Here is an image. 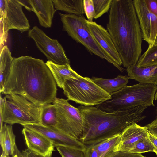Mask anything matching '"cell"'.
<instances>
[{"instance_id": "cb8c5ba5", "label": "cell", "mask_w": 157, "mask_h": 157, "mask_svg": "<svg viewBox=\"0 0 157 157\" xmlns=\"http://www.w3.org/2000/svg\"><path fill=\"white\" fill-rule=\"evenodd\" d=\"M40 124L48 127L56 128L57 124L56 111L53 104L42 106L40 118Z\"/></svg>"}, {"instance_id": "83f0119b", "label": "cell", "mask_w": 157, "mask_h": 157, "mask_svg": "<svg viewBox=\"0 0 157 157\" xmlns=\"http://www.w3.org/2000/svg\"><path fill=\"white\" fill-rule=\"evenodd\" d=\"M56 148L62 157H85V151L82 150L64 146Z\"/></svg>"}, {"instance_id": "d6986e66", "label": "cell", "mask_w": 157, "mask_h": 157, "mask_svg": "<svg viewBox=\"0 0 157 157\" xmlns=\"http://www.w3.org/2000/svg\"><path fill=\"white\" fill-rule=\"evenodd\" d=\"M129 79L128 77L121 75H118L113 78L106 79L95 77L91 78L94 83L110 95L126 86Z\"/></svg>"}, {"instance_id": "2e32d148", "label": "cell", "mask_w": 157, "mask_h": 157, "mask_svg": "<svg viewBox=\"0 0 157 157\" xmlns=\"http://www.w3.org/2000/svg\"><path fill=\"white\" fill-rule=\"evenodd\" d=\"M33 11L36 15L40 25L51 27L52 20L56 11L52 0H29Z\"/></svg>"}, {"instance_id": "30bf717a", "label": "cell", "mask_w": 157, "mask_h": 157, "mask_svg": "<svg viewBox=\"0 0 157 157\" xmlns=\"http://www.w3.org/2000/svg\"><path fill=\"white\" fill-rule=\"evenodd\" d=\"M28 35L33 40L37 48L46 56L48 61L60 65L70 64L69 59L57 40L50 38L36 26L29 30Z\"/></svg>"}, {"instance_id": "5bb4252c", "label": "cell", "mask_w": 157, "mask_h": 157, "mask_svg": "<svg viewBox=\"0 0 157 157\" xmlns=\"http://www.w3.org/2000/svg\"><path fill=\"white\" fill-rule=\"evenodd\" d=\"M27 149L42 155L54 150V146L49 139L35 131L24 128L22 130Z\"/></svg>"}, {"instance_id": "ba28073f", "label": "cell", "mask_w": 157, "mask_h": 157, "mask_svg": "<svg viewBox=\"0 0 157 157\" xmlns=\"http://www.w3.org/2000/svg\"><path fill=\"white\" fill-rule=\"evenodd\" d=\"M22 7L17 0H0V50L7 41L9 30L21 33L29 30L30 25Z\"/></svg>"}, {"instance_id": "4dcf8cb0", "label": "cell", "mask_w": 157, "mask_h": 157, "mask_svg": "<svg viewBox=\"0 0 157 157\" xmlns=\"http://www.w3.org/2000/svg\"><path fill=\"white\" fill-rule=\"evenodd\" d=\"M150 12L157 17V0H144Z\"/></svg>"}, {"instance_id": "277c9868", "label": "cell", "mask_w": 157, "mask_h": 157, "mask_svg": "<svg viewBox=\"0 0 157 157\" xmlns=\"http://www.w3.org/2000/svg\"><path fill=\"white\" fill-rule=\"evenodd\" d=\"M157 89V85L150 84L139 83L127 86L112 94L111 99L96 106L108 113L124 111L139 106H154Z\"/></svg>"}, {"instance_id": "9c48e42d", "label": "cell", "mask_w": 157, "mask_h": 157, "mask_svg": "<svg viewBox=\"0 0 157 157\" xmlns=\"http://www.w3.org/2000/svg\"><path fill=\"white\" fill-rule=\"evenodd\" d=\"M56 111V128L80 140L83 131L82 114L78 108L71 105L67 99L56 98L53 102Z\"/></svg>"}, {"instance_id": "e575fe53", "label": "cell", "mask_w": 157, "mask_h": 157, "mask_svg": "<svg viewBox=\"0 0 157 157\" xmlns=\"http://www.w3.org/2000/svg\"><path fill=\"white\" fill-rule=\"evenodd\" d=\"M17 0L22 6H24L27 10L29 11H33L32 7L30 3L29 0Z\"/></svg>"}, {"instance_id": "52a82bcc", "label": "cell", "mask_w": 157, "mask_h": 157, "mask_svg": "<svg viewBox=\"0 0 157 157\" xmlns=\"http://www.w3.org/2000/svg\"><path fill=\"white\" fill-rule=\"evenodd\" d=\"M63 89L68 101L86 106H97L111 98L91 78L81 76L67 80Z\"/></svg>"}, {"instance_id": "9a60e30c", "label": "cell", "mask_w": 157, "mask_h": 157, "mask_svg": "<svg viewBox=\"0 0 157 157\" xmlns=\"http://www.w3.org/2000/svg\"><path fill=\"white\" fill-rule=\"evenodd\" d=\"M148 132L145 126L134 123L127 127L122 132L118 143L114 151H124L126 148L140 140L148 137Z\"/></svg>"}, {"instance_id": "e0dca14e", "label": "cell", "mask_w": 157, "mask_h": 157, "mask_svg": "<svg viewBox=\"0 0 157 157\" xmlns=\"http://www.w3.org/2000/svg\"><path fill=\"white\" fill-rule=\"evenodd\" d=\"M129 78L140 83L157 85V64L143 67H138L136 64L127 68Z\"/></svg>"}, {"instance_id": "ac0fdd59", "label": "cell", "mask_w": 157, "mask_h": 157, "mask_svg": "<svg viewBox=\"0 0 157 157\" xmlns=\"http://www.w3.org/2000/svg\"><path fill=\"white\" fill-rule=\"evenodd\" d=\"M46 63L52 72L57 86L60 88H63L67 80L76 78L81 76L73 70L69 64L60 65L48 61Z\"/></svg>"}, {"instance_id": "ffe728a7", "label": "cell", "mask_w": 157, "mask_h": 157, "mask_svg": "<svg viewBox=\"0 0 157 157\" xmlns=\"http://www.w3.org/2000/svg\"><path fill=\"white\" fill-rule=\"evenodd\" d=\"M0 143L4 154L9 156L13 155L17 146L12 125L5 124L0 130Z\"/></svg>"}, {"instance_id": "603a6c76", "label": "cell", "mask_w": 157, "mask_h": 157, "mask_svg": "<svg viewBox=\"0 0 157 157\" xmlns=\"http://www.w3.org/2000/svg\"><path fill=\"white\" fill-rule=\"evenodd\" d=\"M121 134L91 144L97 151L98 157H107L113 151L114 147L120 140Z\"/></svg>"}, {"instance_id": "8fae6325", "label": "cell", "mask_w": 157, "mask_h": 157, "mask_svg": "<svg viewBox=\"0 0 157 157\" xmlns=\"http://www.w3.org/2000/svg\"><path fill=\"white\" fill-rule=\"evenodd\" d=\"M134 6L139 23L142 39L152 46L157 34V17L148 10L144 0H134Z\"/></svg>"}, {"instance_id": "4fadbf2b", "label": "cell", "mask_w": 157, "mask_h": 157, "mask_svg": "<svg viewBox=\"0 0 157 157\" xmlns=\"http://www.w3.org/2000/svg\"><path fill=\"white\" fill-rule=\"evenodd\" d=\"M87 24L97 43L112 59L118 66H121L122 62L107 30L95 22L87 20Z\"/></svg>"}, {"instance_id": "836d02e7", "label": "cell", "mask_w": 157, "mask_h": 157, "mask_svg": "<svg viewBox=\"0 0 157 157\" xmlns=\"http://www.w3.org/2000/svg\"><path fill=\"white\" fill-rule=\"evenodd\" d=\"M85 155V157H98L97 151L91 145L86 146Z\"/></svg>"}, {"instance_id": "d6a6232c", "label": "cell", "mask_w": 157, "mask_h": 157, "mask_svg": "<svg viewBox=\"0 0 157 157\" xmlns=\"http://www.w3.org/2000/svg\"><path fill=\"white\" fill-rule=\"evenodd\" d=\"M145 126L148 132L157 137V119Z\"/></svg>"}, {"instance_id": "f546056e", "label": "cell", "mask_w": 157, "mask_h": 157, "mask_svg": "<svg viewBox=\"0 0 157 157\" xmlns=\"http://www.w3.org/2000/svg\"><path fill=\"white\" fill-rule=\"evenodd\" d=\"M107 157H145L141 153H130L121 151H113Z\"/></svg>"}, {"instance_id": "44dd1931", "label": "cell", "mask_w": 157, "mask_h": 157, "mask_svg": "<svg viewBox=\"0 0 157 157\" xmlns=\"http://www.w3.org/2000/svg\"><path fill=\"white\" fill-rule=\"evenodd\" d=\"M13 58L9 49L5 45L0 50V92L2 93L6 80L10 71Z\"/></svg>"}, {"instance_id": "7a4b0ae2", "label": "cell", "mask_w": 157, "mask_h": 157, "mask_svg": "<svg viewBox=\"0 0 157 157\" xmlns=\"http://www.w3.org/2000/svg\"><path fill=\"white\" fill-rule=\"evenodd\" d=\"M107 29L123 66L136 64L141 56L142 36L132 0H112Z\"/></svg>"}, {"instance_id": "ab89813d", "label": "cell", "mask_w": 157, "mask_h": 157, "mask_svg": "<svg viewBox=\"0 0 157 157\" xmlns=\"http://www.w3.org/2000/svg\"><path fill=\"white\" fill-rule=\"evenodd\" d=\"M155 100L157 99V89L155 96Z\"/></svg>"}, {"instance_id": "3957f363", "label": "cell", "mask_w": 157, "mask_h": 157, "mask_svg": "<svg viewBox=\"0 0 157 157\" xmlns=\"http://www.w3.org/2000/svg\"><path fill=\"white\" fill-rule=\"evenodd\" d=\"M147 108L139 106L108 113L96 106L80 105L78 108L82 116L83 131L80 141L88 146L121 134L128 126L145 118L142 114Z\"/></svg>"}, {"instance_id": "8992f818", "label": "cell", "mask_w": 157, "mask_h": 157, "mask_svg": "<svg viewBox=\"0 0 157 157\" xmlns=\"http://www.w3.org/2000/svg\"><path fill=\"white\" fill-rule=\"evenodd\" d=\"M59 14L63 29L70 37L82 44L91 53L105 59L123 72L124 69L116 64L96 41L88 26L87 20L83 15Z\"/></svg>"}, {"instance_id": "f1b7e54d", "label": "cell", "mask_w": 157, "mask_h": 157, "mask_svg": "<svg viewBox=\"0 0 157 157\" xmlns=\"http://www.w3.org/2000/svg\"><path fill=\"white\" fill-rule=\"evenodd\" d=\"M83 7L84 13L87 20L90 22L93 21L95 15L93 0H83Z\"/></svg>"}, {"instance_id": "8d00e7d4", "label": "cell", "mask_w": 157, "mask_h": 157, "mask_svg": "<svg viewBox=\"0 0 157 157\" xmlns=\"http://www.w3.org/2000/svg\"><path fill=\"white\" fill-rule=\"evenodd\" d=\"M12 157H26L20 152L18 149L17 146L16 147L15 151Z\"/></svg>"}, {"instance_id": "7402d4cb", "label": "cell", "mask_w": 157, "mask_h": 157, "mask_svg": "<svg viewBox=\"0 0 157 157\" xmlns=\"http://www.w3.org/2000/svg\"><path fill=\"white\" fill-rule=\"evenodd\" d=\"M52 2L56 10L76 15L84 13L83 0H53Z\"/></svg>"}, {"instance_id": "4316f807", "label": "cell", "mask_w": 157, "mask_h": 157, "mask_svg": "<svg viewBox=\"0 0 157 157\" xmlns=\"http://www.w3.org/2000/svg\"><path fill=\"white\" fill-rule=\"evenodd\" d=\"M112 0H93L95 15L97 19L109 10Z\"/></svg>"}, {"instance_id": "7c38bea8", "label": "cell", "mask_w": 157, "mask_h": 157, "mask_svg": "<svg viewBox=\"0 0 157 157\" xmlns=\"http://www.w3.org/2000/svg\"><path fill=\"white\" fill-rule=\"evenodd\" d=\"M39 133L49 139L55 147L64 146L85 151L86 146L80 140L75 139L59 130L52 127L44 126L40 124H27L21 125Z\"/></svg>"}, {"instance_id": "d4e9b609", "label": "cell", "mask_w": 157, "mask_h": 157, "mask_svg": "<svg viewBox=\"0 0 157 157\" xmlns=\"http://www.w3.org/2000/svg\"><path fill=\"white\" fill-rule=\"evenodd\" d=\"M157 64V44L148 47L139 58L136 64L138 67H143Z\"/></svg>"}, {"instance_id": "5b68a950", "label": "cell", "mask_w": 157, "mask_h": 157, "mask_svg": "<svg viewBox=\"0 0 157 157\" xmlns=\"http://www.w3.org/2000/svg\"><path fill=\"white\" fill-rule=\"evenodd\" d=\"M3 106L0 105V129L3 123L40 124L42 107H38L24 97L16 94L5 95Z\"/></svg>"}, {"instance_id": "1f68e13d", "label": "cell", "mask_w": 157, "mask_h": 157, "mask_svg": "<svg viewBox=\"0 0 157 157\" xmlns=\"http://www.w3.org/2000/svg\"><path fill=\"white\" fill-rule=\"evenodd\" d=\"M53 151L44 155L33 152L28 149L22 151V154L26 157H52Z\"/></svg>"}, {"instance_id": "d590c367", "label": "cell", "mask_w": 157, "mask_h": 157, "mask_svg": "<svg viewBox=\"0 0 157 157\" xmlns=\"http://www.w3.org/2000/svg\"><path fill=\"white\" fill-rule=\"evenodd\" d=\"M148 136L155 148L156 151L155 153L157 156V137L149 132H148Z\"/></svg>"}, {"instance_id": "6da1fadb", "label": "cell", "mask_w": 157, "mask_h": 157, "mask_svg": "<svg viewBox=\"0 0 157 157\" xmlns=\"http://www.w3.org/2000/svg\"><path fill=\"white\" fill-rule=\"evenodd\" d=\"M57 84L41 59L29 56L13 58L2 94L21 95L38 107L53 102Z\"/></svg>"}, {"instance_id": "f35d334b", "label": "cell", "mask_w": 157, "mask_h": 157, "mask_svg": "<svg viewBox=\"0 0 157 157\" xmlns=\"http://www.w3.org/2000/svg\"><path fill=\"white\" fill-rule=\"evenodd\" d=\"M156 44H157V34L155 39V41H154V45H156Z\"/></svg>"}, {"instance_id": "74e56055", "label": "cell", "mask_w": 157, "mask_h": 157, "mask_svg": "<svg viewBox=\"0 0 157 157\" xmlns=\"http://www.w3.org/2000/svg\"><path fill=\"white\" fill-rule=\"evenodd\" d=\"M1 157H10L9 156H7L3 152L2 153Z\"/></svg>"}, {"instance_id": "484cf974", "label": "cell", "mask_w": 157, "mask_h": 157, "mask_svg": "<svg viewBox=\"0 0 157 157\" xmlns=\"http://www.w3.org/2000/svg\"><path fill=\"white\" fill-rule=\"evenodd\" d=\"M123 151L142 153L156 151V149L148 136L141 139L126 148Z\"/></svg>"}]
</instances>
